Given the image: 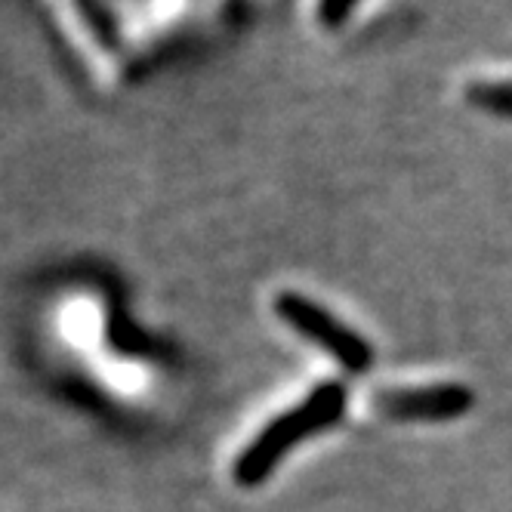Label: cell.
<instances>
[{
    "mask_svg": "<svg viewBox=\"0 0 512 512\" xmlns=\"http://www.w3.org/2000/svg\"><path fill=\"white\" fill-rule=\"evenodd\" d=\"M343 401H346V392L343 386L331 383V386H321L315 395H309L303 405H297L294 411L281 414L278 420H272L256 442H250V448L238 457L235 463V479L241 485H256L266 479V472L275 466V460L294 445L300 442L303 435L315 432L318 426L331 423L340 417L343 411Z\"/></svg>",
    "mask_w": 512,
    "mask_h": 512,
    "instance_id": "obj_1",
    "label": "cell"
},
{
    "mask_svg": "<svg viewBox=\"0 0 512 512\" xmlns=\"http://www.w3.org/2000/svg\"><path fill=\"white\" fill-rule=\"evenodd\" d=\"M275 312L294 327L297 334L309 337L315 346H321L331 358H337L343 368L349 371H361L368 368L371 361V349L364 346V340L352 331H346V327L334 318L327 315L324 309H318L312 300L306 297H294V294H281L275 300Z\"/></svg>",
    "mask_w": 512,
    "mask_h": 512,
    "instance_id": "obj_2",
    "label": "cell"
},
{
    "mask_svg": "<svg viewBox=\"0 0 512 512\" xmlns=\"http://www.w3.org/2000/svg\"><path fill=\"white\" fill-rule=\"evenodd\" d=\"M472 405L463 386H420V389H389L374 395V408L398 420H448Z\"/></svg>",
    "mask_w": 512,
    "mask_h": 512,
    "instance_id": "obj_3",
    "label": "cell"
}]
</instances>
